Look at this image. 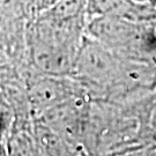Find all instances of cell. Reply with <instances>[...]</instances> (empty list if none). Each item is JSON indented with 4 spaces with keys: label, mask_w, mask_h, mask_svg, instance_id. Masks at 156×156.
Returning a JSON list of instances; mask_svg holds the SVG:
<instances>
[{
    "label": "cell",
    "mask_w": 156,
    "mask_h": 156,
    "mask_svg": "<svg viewBox=\"0 0 156 156\" xmlns=\"http://www.w3.org/2000/svg\"><path fill=\"white\" fill-rule=\"evenodd\" d=\"M86 20L57 21L37 16L26 30V62L29 72L71 75L86 36Z\"/></svg>",
    "instance_id": "cell-1"
},
{
    "label": "cell",
    "mask_w": 156,
    "mask_h": 156,
    "mask_svg": "<svg viewBox=\"0 0 156 156\" xmlns=\"http://www.w3.org/2000/svg\"><path fill=\"white\" fill-rule=\"evenodd\" d=\"M87 0H58L38 16H44L57 21L86 20Z\"/></svg>",
    "instance_id": "cell-6"
},
{
    "label": "cell",
    "mask_w": 156,
    "mask_h": 156,
    "mask_svg": "<svg viewBox=\"0 0 156 156\" xmlns=\"http://www.w3.org/2000/svg\"><path fill=\"white\" fill-rule=\"evenodd\" d=\"M97 16H118L129 20H144L142 4L134 0H87V21Z\"/></svg>",
    "instance_id": "cell-3"
},
{
    "label": "cell",
    "mask_w": 156,
    "mask_h": 156,
    "mask_svg": "<svg viewBox=\"0 0 156 156\" xmlns=\"http://www.w3.org/2000/svg\"><path fill=\"white\" fill-rule=\"evenodd\" d=\"M33 124L26 126H14L9 138L6 141L8 155H39Z\"/></svg>",
    "instance_id": "cell-5"
},
{
    "label": "cell",
    "mask_w": 156,
    "mask_h": 156,
    "mask_svg": "<svg viewBox=\"0 0 156 156\" xmlns=\"http://www.w3.org/2000/svg\"><path fill=\"white\" fill-rule=\"evenodd\" d=\"M33 131L39 155H73L65 140L53 128L35 117Z\"/></svg>",
    "instance_id": "cell-4"
},
{
    "label": "cell",
    "mask_w": 156,
    "mask_h": 156,
    "mask_svg": "<svg viewBox=\"0 0 156 156\" xmlns=\"http://www.w3.org/2000/svg\"><path fill=\"white\" fill-rule=\"evenodd\" d=\"M134 1L140 2V4H144V2H146V1H154V0H134Z\"/></svg>",
    "instance_id": "cell-10"
},
{
    "label": "cell",
    "mask_w": 156,
    "mask_h": 156,
    "mask_svg": "<svg viewBox=\"0 0 156 156\" xmlns=\"http://www.w3.org/2000/svg\"><path fill=\"white\" fill-rule=\"evenodd\" d=\"M27 24L24 0H0V28Z\"/></svg>",
    "instance_id": "cell-7"
},
{
    "label": "cell",
    "mask_w": 156,
    "mask_h": 156,
    "mask_svg": "<svg viewBox=\"0 0 156 156\" xmlns=\"http://www.w3.org/2000/svg\"><path fill=\"white\" fill-rule=\"evenodd\" d=\"M58 0H24L26 5V13L28 17V23L34 19L42 14L52 5H55Z\"/></svg>",
    "instance_id": "cell-9"
},
{
    "label": "cell",
    "mask_w": 156,
    "mask_h": 156,
    "mask_svg": "<svg viewBox=\"0 0 156 156\" xmlns=\"http://www.w3.org/2000/svg\"><path fill=\"white\" fill-rule=\"evenodd\" d=\"M15 110L9 101L0 95V142L5 144L15 124Z\"/></svg>",
    "instance_id": "cell-8"
},
{
    "label": "cell",
    "mask_w": 156,
    "mask_h": 156,
    "mask_svg": "<svg viewBox=\"0 0 156 156\" xmlns=\"http://www.w3.org/2000/svg\"><path fill=\"white\" fill-rule=\"evenodd\" d=\"M26 94L33 116L80 95H88L84 87L71 75L30 74L26 78Z\"/></svg>",
    "instance_id": "cell-2"
}]
</instances>
